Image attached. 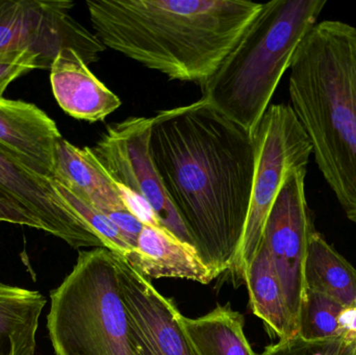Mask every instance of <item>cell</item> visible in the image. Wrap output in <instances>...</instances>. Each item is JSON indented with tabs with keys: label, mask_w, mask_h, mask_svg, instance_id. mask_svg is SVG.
Here are the masks:
<instances>
[{
	"label": "cell",
	"mask_w": 356,
	"mask_h": 355,
	"mask_svg": "<svg viewBox=\"0 0 356 355\" xmlns=\"http://www.w3.org/2000/svg\"><path fill=\"white\" fill-rule=\"evenodd\" d=\"M150 156L213 279L242 243L254 176L252 137L201 99L152 116Z\"/></svg>",
	"instance_id": "obj_1"
},
{
	"label": "cell",
	"mask_w": 356,
	"mask_h": 355,
	"mask_svg": "<svg viewBox=\"0 0 356 355\" xmlns=\"http://www.w3.org/2000/svg\"><path fill=\"white\" fill-rule=\"evenodd\" d=\"M106 48L173 81L202 87L263 3L245 0H88Z\"/></svg>",
	"instance_id": "obj_2"
},
{
	"label": "cell",
	"mask_w": 356,
	"mask_h": 355,
	"mask_svg": "<svg viewBox=\"0 0 356 355\" xmlns=\"http://www.w3.org/2000/svg\"><path fill=\"white\" fill-rule=\"evenodd\" d=\"M290 70L291 108L322 176L356 224V27L317 22L297 48Z\"/></svg>",
	"instance_id": "obj_3"
},
{
	"label": "cell",
	"mask_w": 356,
	"mask_h": 355,
	"mask_svg": "<svg viewBox=\"0 0 356 355\" xmlns=\"http://www.w3.org/2000/svg\"><path fill=\"white\" fill-rule=\"evenodd\" d=\"M326 3L325 0L263 3L215 74L202 85L203 99L251 135Z\"/></svg>",
	"instance_id": "obj_4"
},
{
	"label": "cell",
	"mask_w": 356,
	"mask_h": 355,
	"mask_svg": "<svg viewBox=\"0 0 356 355\" xmlns=\"http://www.w3.org/2000/svg\"><path fill=\"white\" fill-rule=\"evenodd\" d=\"M121 297L116 254L79 251L70 274L50 292L47 329L56 355H137Z\"/></svg>",
	"instance_id": "obj_5"
},
{
	"label": "cell",
	"mask_w": 356,
	"mask_h": 355,
	"mask_svg": "<svg viewBox=\"0 0 356 355\" xmlns=\"http://www.w3.org/2000/svg\"><path fill=\"white\" fill-rule=\"evenodd\" d=\"M251 137L255 169L250 204L238 256L227 272L234 287L245 283V273L259 251L268 217L286 177L307 168L312 156L311 142L288 104H270Z\"/></svg>",
	"instance_id": "obj_6"
},
{
	"label": "cell",
	"mask_w": 356,
	"mask_h": 355,
	"mask_svg": "<svg viewBox=\"0 0 356 355\" xmlns=\"http://www.w3.org/2000/svg\"><path fill=\"white\" fill-rule=\"evenodd\" d=\"M152 127V117H131L108 124L91 147L92 152L124 193L147 204L163 229L194 247L152 162L149 149Z\"/></svg>",
	"instance_id": "obj_7"
},
{
	"label": "cell",
	"mask_w": 356,
	"mask_h": 355,
	"mask_svg": "<svg viewBox=\"0 0 356 355\" xmlns=\"http://www.w3.org/2000/svg\"><path fill=\"white\" fill-rule=\"evenodd\" d=\"M69 0H0V51L31 50L54 63L65 48L90 64L106 46L70 15Z\"/></svg>",
	"instance_id": "obj_8"
},
{
	"label": "cell",
	"mask_w": 356,
	"mask_h": 355,
	"mask_svg": "<svg viewBox=\"0 0 356 355\" xmlns=\"http://www.w3.org/2000/svg\"><path fill=\"white\" fill-rule=\"evenodd\" d=\"M307 171V168L292 171L286 177L272 206L261 240L273 261L297 327L305 293V258L316 231L305 195Z\"/></svg>",
	"instance_id": "obj_9"
},
{
	"label": "cell",
	"mask_w": 356,
	"mask_h": 355,
	"mask_svg": "<svg viewBox=\"0 0 356 355\" xmlns=\"http://www.w3.org/2000/svg\"><path fill=\"white\" fill-rule=\"evenodd\" d=\"M116 263L136 354L198 355L172 300L164 297L124 258L116 254Z\"/></svg>",
	"instance_id": "obj_10"
},
{
	"label": "cell",
	"mask_w": 356,
	"mask_h": 355,
	"mask_svg": "<svg viewBox=\"0 0 356 355\" xmlns=\"http://www.w3.org/2000/svg\"><path fill=\"white\" fill-rule=\"evenodd\" d=\"M0 191L37 218L45 233L71 247L106 248L85 217L63 197L52 179L38 174L2 147Z\"/></svg>",
	"instance_id": "obj_11"
},
{
	"label": "cell",
	"mask_w": 356,
	"mask_h": 355,
	"mask_svg": "<svg viewBox=\"0 0 356 355\" xmlns=\"http://www.w3.org/2000/svg\"><path fill=\"white\" fill-rule=\"evenodd\" d=\"M54 181L108 217L134 250L144 225L127 206L124 193L92 152L64 138L58 142Z\"/></svg>",
	"instance_id": "obj_12"
},
{
	"label": "cell",
	"mask_w": 356,
	"mask_h": 355,
	"mask_svg": "<svg viewBox=\"0 0 356 355\" xmlns=\"http://www.w3.org/2000/svg\"><path fill=\"white\" fill-rule=\"evenodd\" d=\"M62 138L56 123L39 106L0 97V147L41 176L54 179Z\"/></svg>",
	"instance_id": "obj_13"
},
{
	"label": "cell",
	"mask_w": 356,
	"mask_h": 355,
	"mask_svg": "<svg viewBox=\"0 0 356 355\" xmlns=\"http://www.w3.org/2000/svg\"><path fill=\"white\" fill-rule=\"evenodd\" d=\"M52 93L58 106L72 118L88 122L104 121L120 108V98L90 70L71 48L58 52L50 68Z\"/></svg>",
	"instance_id": "obj_14"
},
{
	"label": "cell",
	"mask_w": 356,
	"mask_h": 355,
	"mask_svg": "<svg viewBox=\"0 0 356 355\" xmlns=\"http://www.w3.org/2000/svg\"><path fill=\"white\" fill-rule=\"evenodd\" d=\"M127 261L145 277L184 279L203 285L213 281L195 248L182 243L163 227L144 225L137 247Z\"/></svg>",
	"instance_id": "obj_15"
},
{
	"label": "cell",
	"mask_w": 356,
	"mask_h": 355,
	"mask_svg": "<svg viewBox=\"0 0 356 355\" xmlns=\"http://www.w3.org/2000/svg\"><path fill=\"white\" fill-rule=\"evenodd\" d=\"M245 283L251 310L263 321L269 335L280 341L298 335V327L289 310L273 261L263 242L245 273Z\"/></svg>",
	"instance_id": "obj_16"
},
{
	"label": "cell",
	"mask_w": 356,
	"mask_h": 355,
	"mask_svg": "<svg viewBox=\"0 0 356 355\" xmlns=\"http://www.w3.org/2000/svg\"><path fill=\"white\" fill-rule=\"evenodd\" d=\"M47 298L0 281V355H35L40 317Z\"/></svg>",
	"instance_id": "obj_17"
},
{
	"label": "cell",
	"mask_w": 356,
	"mask_h": 355,
	"mask_svg": "<svg viewBox=\"0 0 356 355\" xmlns=\"http://www.w3.org/2000/svg\"><path fill=\"white\" fill-rule=\"evenodd\" d=\"M305 285L343 306L356 302V269L317 231L305 258Z\"/></svg>",
	"instance_id": "obj_18"
},
{
	"label": "cell",
	"mask_w": 356,
	"mask_h": 355,
	"mask_svg": "<svg viewBox=\"0 0 356 355\" xmlns=\"http://www.w3.org/2000/svg\"><path fill=\"white\" fill-rule=\"evenodd\" d=\"M182 324L198 355H257L245 336L244 318L229 304L200 318L182 317Z\"/></svg>",
	"instance_id": "obj_19"
},
{
	"label": "cell",
	"mask_w": 356,
	"mask_h": 355,
	"mask_svg": "<svg viewBox=\"0 0 356 355\" xmlns=\"http://www.w3.org/2000/svg\"><path fill=\"white\" fill-rule=\"evenodd\" d=\"M344 308L323 294L305 289L299 317L298 335L311 341L340 338L339 318Z\"/></svg>",
	"instance_id": "obj_20"
},
{
	"label": "cell",
	"mask_w": 356,
	"mask_h": 355,
	"mask_svg": "<svg viewBox=\"0 0 356 355\" xmlns=\"http://www.w3.org/2000/svg\"><path fill=\"white\" fill-rule=\"evenodd\" d=\"M261 355H356V341L337 339L311 341L297 335L266 348Z\"/></svg>",
	"instance_id": "obj_21"
},
{
	"label": "cell",
	"mask_w": 356,
	"mask_h": 355,
	"mask_svg": "<svg viewBox=\"0 0 356 355\" xmlns=\"http://www.w3.org/2000/svg\"><path fill=\"white\" fill-rule=\"evenodd\" d=\"M51 65L42 54L31 50L0 51V97L15 79L35 69L50 70Z\"/></svg>",
	"instance_id": "obj_22"
},
{
	"label": "cell",
	"mask_w": 356,
	"mask_h": 355,
	"mask_svg": "<svg viewBox=\"0 0 356 355\" xmlns=\"http://www.w3.org/2000/svg\"><path fill=\"white\" fill-rule=\"evenodd\" d=\"M0 222L22 225L44 231L43 225L20 204L0 191Z\"/></svg>",
	"instance_id": "obj_23"
},
{
	"label": "cell",
	"mask_w": 356,
	"mask_h": 355,
	"mask_svg": "<svg viewBox=\"0 0 356 355\" xmlns=\"http://www.w3.org/2000/svg\"><path fill=\"white\" fill-rule=\"evenodd\" d=\"M341 339L356 341V302L345 306L339 318Z\"/></svg>",
	"instance_id": "obj_24"
}]
</instances>
